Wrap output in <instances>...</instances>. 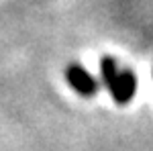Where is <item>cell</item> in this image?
<instances>
[{
    "label": "cell",
    "instance_id": "3957f363",
    "mask_svg": "<svg viewBox=\"0 0 153 151\" xmlns=\"http://www.w3.org/2000/svg\"><path fill=\"white\" fill-rule=\"evenodd\" d=\"M100 71H102V80H104V84L110 88V86L114 84V80H117V76H118L117 59L110 57V55H104L102 61H100Z\"/></svg>",
    "mask_w": 153,
    "mask_h": 151
},
{
    "label": "cell",
    "instance_id": "6da1fadb",
    "mask_svg": "<svg viewBox=\"0 0 153 151\" xmlns=\"http://www.w3.org/2000/svg\"><path fill=\"white\" fill-rule=\"evenodd\" d=\"M65 78L70 82V86L80 94V96H92L96 92V80L90 76V71L78 65V63H71L65 70Z\"/></svg>",
    "mask_w": 153,
    "mask_h": 151
},
{
    "label": "cell",
    "instance_id": "7a4b0ae2",
    "mask_svg": "<svg viewBox=\"0 0 153 151\" xmlns=\"http://www.w3.org/2000/svg\"><path fill=\"white\" fill-rule=\"evenodd\" d=\"M108 90H110L112 98L117 100L118 104H127V102H131L133 96H135V92H137V78H135V74H133L131 70L118 71L114 84H112Z\"/></svg>",
    "mask_w": 153,
    "mask_h": 151
}]
</instances>
